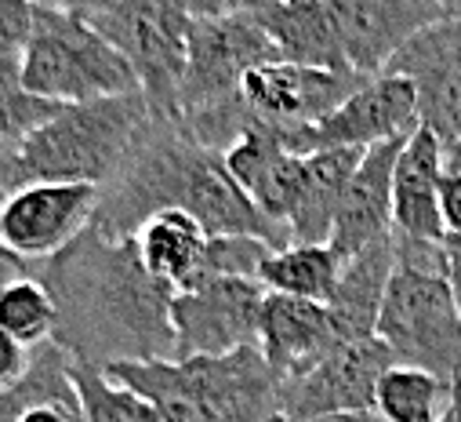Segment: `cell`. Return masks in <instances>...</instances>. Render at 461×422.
Listing matches in <instances>:
<instances>
[{
  "instance_id": "obj_1",
  "label": "cell",
  "mask_w": 461,
  "mask_h": 422,
  "mask_svg": "<svg viewBox=\"0 0 461 422\" xmlns=\"http://www.w3.org/2000/svg\"><path fill=\"white\" fill-rule=\"evenodd\" d=\"M37 280L48 288L59 325V343L69 361L109 368L175 357L171 295L157 280L131 241H105L91 226L59 255L37 266Z\"/></svg>"
},
{
  "instance_id": "obj_2",
  "label": "cell",
  "mask_w": 461,
  "mask_h": 422,
  "mask_svg": "<svg viewBox=\"0 0 461 422\" xmlns=\"http://www.w3.org/2000/svg\"><path fill=\"white\" fill-rule=\"evenodd\" d=\"M189 211L207 237H255L269 252L291 248L287 230L273 226L229 175L225 161L196 146L178 121L153 114L146 135L105 186L91 230L105 241H131L157 211Z\"/></svg>"
},
{
  "instance_id": "obj_3",
  "label": "cell",
  "mask_w": 461,
  "mask_h": 422,
  "mask_svg": "<svg viewBox=\"0 0 461 422\" xmlns=\"http://www.w3.org/2000/svg\"><path fill=\"white\" fill-rule=\"evenodd\" d=\"M105 375L146 397L164 422H269L280 415V375L258 346L218 357L109 364Z\"/></svg>"
},
{
  "instance_id": "obj_4",
  "label": "cell",
  "mask_w": 461,
  "mask_h": 422,
  "mask_svg": "<svg viewBox=\"0 0 461 422\" xmlns=\"http://www.w3.org/2000/svg\"><path fill=\"white\" fill-rule=\"evenodd\" d=\"M153 121L142 91L62 106L23 146L26 182H87L105 186Z\"/></svg>"
},
{
  "instance_id": "obj_5",
  "label": "cell",
  "mask_w": 461,
  "mask_h": 422,
  "mask_svg": "<svg viewBox=\"0 0 461 422\" xmlns=\"http://www.w3.org/2000/svg\"><path fill=\"white\" fill-rule=\"evenodd\" d=\"M19 66L26 91L55 106H77V102L139 91V77L131 62L84 15L37 12Z\"/></svg>"
},
{
  "instance_id": "obj_6",
  "label": "cell",
  "mask_w": 461,
  "mask_h": 422,
  "mask_svg": "<svg viewBox=\"0 0 461 422\" xmlns=\"http://www.w3.org/2000/svg\"><path fill=\"white\" fill-rule=\"evenodd\" d=\"M193 19V0H102V8L87 15V23L131 62L149 110L171 121L178 114Z\"/></svg>"
},
{
  "instance_id": "obj_7",
  "label": "cell",
  "mask_w": 461,
  "mask_h": 422,
  "mask_svg": "<svg viewBox=\"0 0 461 422\" xmlns=\"http://www.w3.org/2000/svg\"><path fill=\"white\" fill-rule=\"evenodd\" d=\"M378 339L393 350L396 364L425 368L436 379L461 382V313L447 273L396 266L382 313Z\"/></svg>"
},
{
  "instance_id": "obj_8",
  "label": "cell",
  "mask_w": 461,
  "mask_h": 422,
  "mask_svg": "<svg viewBox=\"0 0 461 422\" xmlns=\"http://www.w3.org/2000/svg\"><path fill=\"white\" fill-rule=\"evenodd\" d=\"M276 59L280 51L248 12L196 15L189 30V51H185L175 121L237 102L244 77L255 66H266Z\"/></svg>"
},
{
  "instance_id": "obj_9",
  "label": "cell",
  "mask_w": 461,
  "mask_h": 422,
  "mask_svg": "<svg viewBox=\"0 0 461 422\" xmlns=\"http://www.w3.org/2000/svg\"><path fill=\"white\" fill-rule=\"evenodd\" d=\"M266 288L258 277H214L171 295L175 357H218L258 346Z\"/></svg>"
},
{
  "instance_id": "obj_10",
  "label": "cell",
  "mask_w": 461,
  "mask_h": 422,
  "mask_svg": "<svg viewBox=\"0 0 461 422\" xmlns=\"http://www.w3.org/2000/svg\"><path fill=\"white\" fill-rule=\"evenodd\" d=\"M414 128H418L414 84L396 73H378V77H367L323 121L298 132H276V135L291 153L309 157L320 150H371L389 139H407Z\"/></svg>"
},
{
  "instance_id": "obj_11",
  "label": "cell",
  "mask_w": 461,
  "mask_h": 422,
  "mask_svg": "<svg viewBox=\"0 0 461 422\" xmlns=\"http://www.w3.org/2000/svg\"><path fill=\"white\" fill-rule=\"evenodd\" d=\"M396 364L393 350L375 335L364 343H345L323 357L312 372L280 382V415L287 422H309L338 411H375L382 375Z\"/></svg>"
},
{
  "instance_id": "obj_12",
  "label": "cell",
  "mask_w": 461,
  "mask_h": 422,
  "mask_svg": "<svg viewBox=\"0 0 461 422\" xmlns=\"http://www.w3.org/2000/svg\"><path fill=\"white\" fill-rule=\"evenodd\" d=\"M407 77L418 95V124L429 128L443 153L461 142V19L418 30L385 66Z\"/></svg>"
},
{
  "instance_id": "obj_13",
  "label": "cell",
  "mask_w": 461,
  "mask_h": 422,
  "mask_svg": "<svg viewBox=\"0 0 461 422\" xmlns=\"http://www.w3.org/2000/svg\"><path fill=\"white\" fill-rule=\"evenodd\" d=\"M95 207H98V186L26 182L0 207V241L23 262H44L91 226Z\"/></svg>"
},
{
  "instance_id": "obj_14",
  "label": "cell",
  "mask_w": 461,
  "mask_h": 422,
  "mask_svg": "<svg viewBox=\"0 0 461 422\" xmlns=\"http://www.w3.org/2000/svg\"><path fill=\"white\" fill-rule=\"evenodd\" d=\"M364 80L367 77H357V73H334V69L276 59V62L255 66L244 77L240 95L258 124L273 132H298L323 121L330 110H338Z\"/></svg>"
},
{
  "instance_id": "obj_15",
  "label": "cell",
  "mask_w": 461,
  "mask_h": 422,
  "mask_svg": "<svg viewBox=\"0 0 461 422\" xmlns=\"http://www.w3.org/2000/svg\"><path fill=\"white\" fill-rule=\"evenodd\" d=\"M349 69L360 77L385 73L389 59L425 26L443 23L436 0H327Z\"/></svg>"
},
{
  "instance_id": "obj_16",
  "label": "cell",
  "mask_w": 461,
  "mask_h": 422,
  "mask_svg": "<svg viewBox=\"0 0 461 422\" xmlns=\"http://www.w3.org/2000/svg\"><path fill=\"white\" fill-rule=\"evenodd\" d=\"M221 161L262 216L273 226L287 230L305 189V157L291 153L273 128L255 124L221 153Z\"/></svg>"
},
{
  "instance_id": "obj_17",
  "label": "cell",
  "mask_w": 461,
  "mask_h": 422,
  "mask_svg": "<svg viewBox=\"0 0 461 422\" xmlns=\"http://www.w3.org/2000/svg\"><path fill=\"white\" fill-rule=\"evenodd\" d=\"M338 346H341V339L330 325L327 306L305 302V298H294V295L266 291L258 350L266 353V361L280 375V382L312 372Z\"/></svg>"
},
{
  "instance_id": "obj_18",
  "label": "cell",
  "mask_w": 461,
  "mask_h": 422,
  "mask_svg": "<svg viewBox=\"0 0 461 422\" xmlns=\"http://www.w3.org/2000/svg\"><path fill=\"white\" fill-rule=\"evenodd\" d=\"M403 142L407 139H389L364 150L330 230V248L341 255V262L393 234V171Z\"/></svg>"
},
{
  "instance_id": "obj_19",
  "label": "cell",
  "mask_w": 461,
  "mask_h": 422,
  "mask_svg": "<svg viewBox=\"0 0 461 422\" xmlns=\"http://www.w3.org/2000/svg\"><path fill=\"white\" fill-rule=\"evenodd\" d=\"M447 171V153L429 128H414L400 150L393 171V234L414 241H447L439 182Z\"/></svg>"
},
{
  "instance_id": "obj_20",
  "label": "cell",
  "mask_w": 461,
  "mask_h": 422,
  "mask_svg": "<svg viewBox=\"0 0 461 422\" xmlns=\"http://www.w3.org/2000/svg\"><path fill=\"white\" fill-rule=\"evenodd\" d=\"M396 270V252H393V234L378 237L375 244H367L364 252L349 255L341 262V277L334 288V298L327 302L330 325L345 343H364L378 335V313L389 291Z\"/></svg>"
},
{
  "instance_id": "obj_21",
  "label": "cell",
  "mask_w": 461,
  "mask_h": 422,
  "mask_svg": "<svg viewBox=\"0 0 461 422\" xmlns=\"http://www.w3.org/2000/svg\"><path fill=\"white\" fill-rule=\"evenodd\" d=\"M248 15L266 30L280 59L334 73H353L327 0H284V5H269Z\"/></svg>"
},
{
  "instance_id": "obj_22",
  "label": "cell",
  "mask_w": 461,
  "mask_h": 422,
  "mask_svg": "<svg viewBox=\"0 0 461 422\" xmlns=\"http://www.w3.org/2000/svg\"><path fill=\"white\" fill-rule=\"evenodd\" d=\"M364 150H320L305 157V189L287 223L291 244H330L341 197Z\"/></svg>"
},
{
  "instance_id": "obj_23",
  "label": "cell",
  "mask_w": 461,
  "mask_h": 422,
  "mask_svg": "<svg viewBox=\"0 0 461 422\" xmlns=\"http://www.w3.org/2000/svg\"><path fill=\"white\" fill-rule=\"evenodd\" d=\"M135 248H139L142 266L157 280L182 291L200 273V259H203V248H207V230L189 216V211L167 207V211H157V216L135 234Z\"/></svg>"
},
{
  "instance_id": "obj_24",
  "label": "cell",
  "mask_w": 461,
  "mask_h": 422,
  "mask_svg": "<svg viewBox=\"0 0 461 422\" xmlns=\"http://www.w3.org/2000/svg\"><path fill=\"white\" fill-rule=\"evenodd\" d=\"M341 277V255L330 244H291L269 252L258 266V284L276 295H294L327 306Z\"/></svg>"
},
{
  "instance_id": "obj_25",
  "label": "cell",
  "mask_w": 461,
  "mask_h": 422,
  "mask_svg": "<svg viewBox=\"0 0 461 422\" xmlns=\"http://www.w3.org/2000/svg\"><path fill=\"white\" fill-rule=\"evenodd\" d=\"M454 390L425 368L393 364L378 382L375 411L385 422H439L454 404Z\"/></svg>"
},
{
  "instance_id": "obj_26",
  "label": "cell",
  "mask_w": 461,
  "mask_h": 422,
  "mask_svg": "<svg viewBox=\"0 0 461 422\" xmlns=\"http://www.w3.org/2000/svg\"><path fill=\"white\" fill-rule=\"evenodd\" d=\"M69 382L80 400L84 422H164L157 408L135 390L113 382L102 368L69 361Z\"/></svg>"
},
{
  "instance_id": "obj_27",
  "label": "cell",
  "mask_w": 461,
  "mask_h": 422,
  "mask_svg": "<svg viewBox=\"0 0 461 422\" xmlns=\"http://www.w3.org/2000/svg\"><path fill=\"white\" fill-rule=\"evenodd\" d=\"M37 400H77L69 382V353L59 343H44L33 350L30 372L0 393V422H15Z\"/></svg>"
},
{
  "instance_id": "obj_28",
  "label": "cell",
  "mask_w": 461,
  "mask_h": 422,
  "mask_svg": "<svg viewBox=\"0 0 461 422\" xmlns=\"http://www.w3.org/2000/svg\"><path fill=\"white\" fill-rule=\"evenodd\" d=\"M59 325L55 302L37 277H19L0 291V332L19 339L26 350L51 343Z\"/></svg>"
},
{
  "instance_id": "obj_29",
  "label": "cell",
  "mask_w": 461,
  "mask_h": 422,
  "mask_svg": "<svg viewBox=\"0 0 461 422\" xmlns=\"http://www.w3.org/2000/svg\"><path fill=\"white\" fill-rule=\"evenodd\" d=\"M23 59L0 62V142L5 146H23L44 121H51L62 106L26 91L23 84Z\"/></svg>"
},
{
  "instance_id": "obj_30",
  "label": "cell",
  "mask_w": 461,
  "mask_h": 422,
  "mask_svg": "<svg viewBox=\"0 0 461 422\" xmlns=\"http://www.w3.org/2000/svg\"><path fill=\"white\" fill-rule=\"evenodd\" d=\"M266 255L269 248L255 237H207L200 273L193 284L214 280V277H258V266Z\"/></svg>"
},
{
  "instance_id": "obj_31",
  "label": "cell",
  "mask_w": 461,
  "mask_h": 422,
  "mask_svg": "<svg viewBox=\"0 0 461 422\" xmlns=\"http://www.w3.org/2000/svg\"><path fill=\"white\" fill-rule=\"evenodd\" d=\"M37 8L26 0H0V62L23 59L30 33H33Z\"/></svg>"
},
{
  "instance_id": "obj_32",
  "label": "cell",
  "mask_w": 461,
  "mask_h": 422,
  "mask_svg": "<svg viewBox=\"0 0 461 422\" xmlns=\"http://www.w3.org/2000/svg\"><path fill=\"white\" fill-rule=\"evenodd\" d=\"M30 361H33V350H26L8 332H0V393L12 390L30 372Z\"/></svg>"
},
{
  "instance_id": "obj_33",
  "label": "cell",
  "mask_w": 461,
  "mask_h": 422,
  "mask_svg": "<svg viewBox=\"0 0 461 422\" xmlns=\"http://www.w3.org/2000/svg\"><path fill=\"white\" fill-rule=\"evenodd\" d=\"M439 211L450 241H461V171H443L439 182Z\"/></svg>"
},
{
  "instance_id": "obj_34",
  "label": "cell",
  "mask_w": 461,
  "mask_h": 422,
  "mask_svg": "<svg viewBox=\"0 0 461 422\" xmlns=\"http://www.w3.org/2000/svg\"><path fill=\"white\" fill-rule=\"evenodd\" d=\"M15 422H84L80 400H37Z\"/></svg>"
},
{
  "instance_id": "obj_35",
  "label": "cell",
  "mask_w": 461,
  "mask_h": 422,
  "mask_svg": "<svg viewBox=\"0 0 461 422\" xmlns=\"http://www.w3.org/2000/svg\"><path fill=\"white\" fill-rule=\"evenodd\" d=\"M26 186V171H23V157H19V146H5L0 142V207L5 200Z\"/></svg>"
},
{
  "instance_id": "obj_36",
  "label": "cell",
  "mask_w": 461,
  "mask_h": 422,
  "mask_svg": "<svg viewBox=\"0 0 461 422\" xmlns=\"http://www.w3.org/2000/svg\"><path fill=\"white\" fill-rule=\"evenodd\" d=\"M37 12H66V15H91L95 8H102V0H26Z\"/></svg>"
},
{
  "instance_id": "obj_37",
  "label": "cell",
  "mask_w": 461,
  "mask_h": 422,
  "mask_svg": "<svg viewBox=\"0 0 461 422\" xmlns=\"http://www.w3.org/2000/svg\"><path fill=\"white\" fill-rule=\"evenodd\" d=\"M19 277H26V262L5 241H0V291H5L12 280H19Z\"/></svg>"
},
{
  "instance_id": "obj_38",
  "label": "cell",
  "mask_w": 461,
  "mask_h": 422,
  "mask_svg": "<svg viewBox=\"0 0 461 422\" xmlns=\"http://www.w3.org/2000/svg\"><path fill=\"white\" fill-rule=\"evenodd\" d=\"M447 280H450V291L461 313V241H450V237H447Z\"/></svg>"
},
{
  "instance_id": "obj_39",
  "label": "cell",
  "mask_w": 461,
  "mask_h": 422,
  "mask_svg": "<svg viewBox=\"0 0 461 422\" xmlns=\"http://www.w3.org/2000/svg\"><path fill=\"white\" fill-rule=\"evenodd\" d=\"M229 5H233V0H193V12L196 15H221V12H229Z\"/></svg>"
},
{
  "instance_id": "obj_40",
  "label": "cell",
  "mask_w": 461,
  "mask_h": 422,
  "mask_svg": "<svg viewBox=\"0 0 461 422\" xmlns=\"http://www.w3.org/2000/svg\"><path fill=\"white\" fill-rule=\"evenodd\" d=\"M309 422H371V415L367 411H338V415H320Z\"/></svg>"
},
{
  "instance_id": "obj_41",
  "label": "cell",
  "mask_w": 461,
  "mask_h": 422,
  "mask_svg": "<svg viewBox=\"0 0 461 422\" xmlns=\"http://www.w3.org/2000/svg\"><path fill=\"white\" fill-rule=\"evenodd\" d=\"M269 5H284V0H233L229 12H258V8H269Z\"/></svg>"
},
{
  "instance_id": "obj_42",
  "label": "cell",
  "mask_w": 461,
  "mask_h": 422,
  "mask_svg": "<svg viewBox=\"0 0 461 422\" xmlns=\"http://www.w3.org/2000/svg\"><path fill=\"white\" fill-rule=\"evenodd\" d=\"M443 19H461V0H436Z\"/></svg>"
},
{
  "instance_id": "obj_43",
  "label": "cell",
  "mask_w": 461,
  "mask_h": 422,
  "mask_svg": "<svg viewBox=\"0 0 461 422\" xmlns=\"http://www.w3.org/2000/svg\"><path fill=\"white\" fill-rule=\"evenodd\" d=\"M447 171H461V142L447 153Z\"/></svg>"
},
{
  "instance_id": "obj_44",
  "label": "cell",
  "mask_w": 461,
  "mask_h": 422,
  "mask_svg": "<svg viewBox=\"0 0 461 422\" xmlns=\"http://www.w3.org/2000/svg\"><path fill=\"white\" fill-rule=\"evenodd\" d=\"M439 422H457V390H454V404L447 408V415H443Z\"/></svg>"
},
{
  "instance_id": "obj_45",
  "label": "cell",
  "mask_w": 461,
  "mask_h": 422,
  "mask_svg": "<svg viewBox=\"0 0 461 422\" xmlns=\"http://www.w3.org/2000/svg\"><path fill=\"white\" fill-rule=\"evenodd\" d=\"M457 422H461V382H457Z\"/></svg>"
},
{
  "instance_id": "obj_46",
  "label": "cell",
  "mask_w": 461,
  "mask_h": 422,
  "mask_svg": "<svg viewBox=\"0 0 461 422\" xmlns=\"http://www.w3.org/2000/svg\"><path fill=\"white\" fill-rule=\"evenodd\" d=\"M269 422H287V418H284V415H276V418H269Z\"/></svg>"
}]
</instances>
